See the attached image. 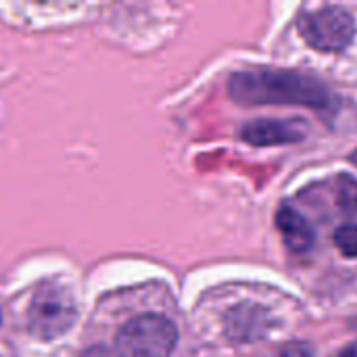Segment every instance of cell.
Masks as SVG:
<instances>
[{
	"instance_id": "1",
	"label": "cell",
	"mask_w": 357,
	"mask_h": 357,
	"mask_svg": "<svg viewBox=\"0 0 357 357\" xmlns=\"http://www.w3.org/2000/svg\"><path fill=\"white\" fill-rule=\"evenodd\" d=\"M228 94L241 107L297 105L324 111L335 105L333 92L320 79L289 69H255L234 73L228 84Z\"/></svg>"
},
{
	"instance_id": "2",
	"label": "cell",
	"mask_w": 357,
	"mask_h": 357,
	"mask_svg": "<svg viewBox=\"0 0 357 357\" xmlns=\"http://www.w3.org/2000/svg\"><path fill=\"white\" fill-rule=\"evenodd\" d=\"M178 343L176 326L157 314L130 320L115 339L117 357H169Z\"/></svg>"
},
{
	"instance_id": "3",
	"label": "cell",
	"mask_w": 357,
	"mask_h": 357,
	"mask_svg": "<svg viewBox=\"0 0 357 357\" xmlns=\"http://www.w3.org/2000/svg\"><path fill=\"white\" fill-rule=\"evenodd\" d=\"M77 318V305L69 289L61 284H44L36 291L29 312L27 324L33 337L42 341H52L65 335Z\"/></svg>"
},
{
	"instance_id": "4",
	"label": "cell",
	"mask_w": 357,
	"mask_h": 357,
	"mask_svg": "<svg viewBox=\"0 0 357 357\" xmlns=\"http://www.w3.org/2000/svg\"><path fill=\"white\" fill-rule=\"evenodd\" d=\"M299 31L303 40L320 52H341L356 36L354 17L341 6H324L310 10L299 19Z\"/></svg>"
},
{
	"instance_id": "5",
	"label": "cell",
	"mask_w": 357,
	"mask_h": 357,
	"mask_svg": "<svg viewBox=\"0 0 357 357\" xmlns=\"http://www.w3.org/2000/svg\"><path fill=\"white\" fill-rule=\"evenodd\" d=\"M307 128L301 119H255L241 130V138L253 146H280L303 140Z\"/></svg>"
},
{
	"instance_id": "6",
	"label": "cell",
	"mask_w": 357,
	"mask_h": 357,
	"mask_svg": "<svg viewBox=\"0 0 357 357\" xmlns=\"http://www.w3.org/2000/svg\"><path fill=\"white\" fill-rule=\"evenodd\" d=\"M276 228L282 234L284 245L293 251V253H307L314 247V230L310 226V222L293 207L282 205L276 213Z\"/></svg>"
},
{
	"instance_id": "7",
	"label": "cell",
	"mask_w": 357,
	"mask_h": 357,
	"mask_svg": "<svg viewBox=\"0 0 357 357\" xmlns=\"http://www.w3.org/2000/svg\"><path fill=\"white\" fill-rule=\"evenodd\" d=\"M257 307H236L226 318V331L234 341H253L266 331L268 318Z\"/></svg>"
},
{
	"instance_id": "8",
	"label": "cell",
	"mask_w": 357,
	"mask_h": 357,
	"mask_svg": "<svg viewBox=\"0 0 357 357\" xmlns=\"http://www.w3.org/2000/svg\"><path fill=\"white\" fill-rule=\"evenodd\" d=\"M337 201L347 213H357V180L341 176L337 182Z\"/></svg>"
},
{
	"instance_id": "9",
	"label": "cell",
	"mask_w": 357,
	"mask_h": 357,
	"mask_svg": "<svg viewBox=\"0 0 357 357\" xmlns=\"http://www.w3.org/2000/svg\"><path fill=\"white\" fill-rule=\"evenodd\" d=\"M335 245L347 257H357V224L341 226L335 232Z\"/></svg>"
},
{
	"instance_id": "10",
	"label": "cell",
	"mask_w": 357,
	"mask_h": 357,
	"mask_svg": "<svg viewBox=\"0 0 357 357\" xmlns=\"http://www.w3.org/2000/svg\"><path fill=\"white\" fill-rule=\"evenodd\" d=\"M280 357H314V349L307 343H291L282 349Z\"/></svg>"
},
{
	"instance_id": "11",
	"label": "cell",
	"mask_w": 357,
	"mask_h": 357,
	"mask_svg": "<svg viewBox=\"0 0 357 357\" xmlns=\"http://www.w3.org/2000/svg\"><path fill=\"white\" fill-rule=\"evenodd\" d=\"M79 357H109V354H107L105 347H90V349H86Z\"/></svg>"
},
{
	"instance_id": "12",
	"label": "cell",
	"mask_w": 357,
	"mask_h": 357,
	"mask_svg": "<svg viewBox=\"0 0 357 357\" xmlns=\"http://www.w3.org/2000/svg\"><path fill=\"white\" fill-rule=\"evenodd\" d=\"M337 357H357V343H351V345H347L343 351H339Z\"/></svg>"
},
{
	"instance_id": "13",
	"label": "cell",
	"mask_w": 357,
	"mask_h": 357,
	"mask_svg": "<svg viewBox=\"0 0 357 357\" xmlns=\"http://www.w3.org/2000/svg\"><path fill=\"white\" fill-rule=\"evenodd\" d=\"M349 159H351V163H356L357 165V149L351 153V157H349Z\"/></svg>"
}]
</instances>
